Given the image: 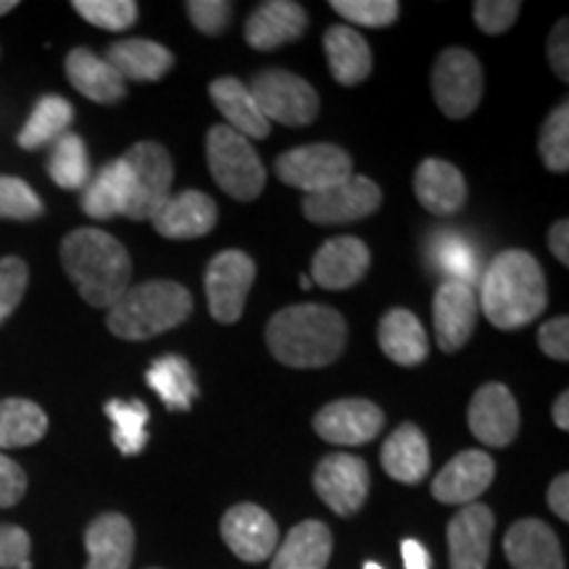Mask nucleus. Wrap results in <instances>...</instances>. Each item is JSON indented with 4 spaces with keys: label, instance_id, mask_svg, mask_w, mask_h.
<instances>
[{
    "label": "nucleus",
    "instance_id": "37",
    "mask_svg": "<svg viewBox=\"0 0 569 569\" xmlns=\"http://www.w3.org/2000/svg\"><path fill=\"white\" fill-rule=\"evenodd\" d=\"M106 417L113 422V446L124 453V457H134L148 443V407L142 401H113L106 403Z\"/></svg>",
    "mask_w": 569,
    "mask_h": 569
},
{
    "label": "nucleus",
    "instance_id": "15",
    "mask_svg": "<svg viewBox=\"0 0 569 569\" xmlns=\"http://www.w3.org/2000/svg\"><path fill=\"white\" fill-rule=\"evenodd\" d=\"M472 436L490 448H503L519 432V409L515 396L501 382H488L472 396L467 411Z\"/></svg>",
    "mask_w": 569,
    "mask_h": 569
},
{
    "label": "nucleus",
    "instance_id": "35",
    "mask_svg": "<svg viewBox=\"0 0 569 569\" xmlns=\"http://www.w3.org/2000/svg\"><path fill=\"white\" fill-rule=\"evenodd\" d=\"M48 432V415L27 398L0 401V448H27L40 443Z\"/></svg>",
    "mask_w": 569,
    "mask_h": 569
},
{
    "label": "nucleus",
    "instance_id": "16",
    "mask_svg": "<svg viewBox=\"0 0 569 569\" xmlns=\"http://www.w3.org/2000/svg\"><path fill=\"white\" fill-rule=\"evenodd\" d=\"M480 303L472 284L443 282L432 301V322H436L438 348L446 353L459 351L472 338L478 327Z\"/></svg>",
    "mask_w": 569,
    "mask_h": 569
},
{
    "label": "nucleus",
    "instance_id": "17",
    "mask_svg": "<svg viewBox=\"0 0 569 569\" xmlns=\"http://www.w3.org/2000/svg\"><path fill=\"white\" fill-rule=\"evenodd\" d=\"M496 517L486 503H467L448 522V553L451 569H486L490 559Z\"/></svg>",
    "mask_w": 569,
    "mask_h": 569
},
{
    "label": "nucleus",
    "instance_id": "6",
    "mask_svg": "<svg viewBox=\"0 0 569 569\" xmlns=\"http://www.w3.org/2000/svg\"><path fill=\"white\" fill-rule=\"evenodd\" d=\"M122 159L130 169V201H127L124 217L134 219V222H151L156 211L169 201V193H172V156L159 142L142 140L132 146Z\"/></svg>",
    "mask_w": 569,
    "mask_h": 569
},
{
    "label": "nucleus",
    "instance_id": "31",
    "mask_svg": "<svg viewBox=\"0 0 569 569\" xmlns=\"http://www.w3.org/2000/svg\"><path fill=\"white\" fill-rule=\"evenodd\" d=\"M322 46L336 82L351 88V84L367 80L369 71H372V51L359 32H353L351 27L336 24L325 32Z\"/></svg>",
    "mask_w": 569,
    "mask_h": 569
},
{
    "label": "nucleus",
    "instance_id": "40",
    "mask_svg": "<svg viewBox=\"0 0 569 569\" xmlns=\"http://www.w3.org/2000/svg\"><path fill=\"white\" fill-rule=\"evenodd\" d=\"M74 11L92 27L124 32L138 21V3L132 0H74Z\"/></svg>",
    "mask_w": 569,
    "mask_h": 569
},
{
    "label": "nucleus",
    "instance_id": "28",
    "mask_svg": "<svg viewBox=\"0 0 569 569\" xmlns=\"http://www.w3.org/2000/svg\"><path fill=\"white\" fill-rule=\"evenodd\" d=\"M382 353L401 367L422 365L430 353V340L419 319L409 309H393L380 319L377 327Z\"/></svg>",
    "mask_w": 569,
    "mask_h": 569
},
{
    "label": "nucleus",
    "instance_id": "27",
    "mask_svg": "<svg viewBox=\"0 0 569 569\" xmlns=\"http://www.w3.org/2000/svg\"><path fill=\"white\" fill-rule=\"evenodd\" d=\"M211 101L217 106L219 113L227 119V127L234 130L243 138H269V122L261 113L259 103L251 96V90L243 82L234 80V77H219L211 82Z\"/></svg>",
    "mask_w": 569,
    "mask_h": 569
},
{
    "label": "nucleus",
    "instance_id": "56",
    "mask_svg": "<svg viewBox=\"0 0 569 569\" xmlns=\"http://www.w3.org/2000/svg\"><path fill=\"white\" fill-rule=\"evenodd\" d=\"M365 569H382L380 565H377V561H367V565H365Z\"/></svg>",
    "mask_w": 569,
    "mask_h": 569
},
{
    "label": "nucleus",
    "instance_id": "38",
    "mask_svg": "<svg viewBox=\"0 0 569 569\" xmlns=\"http://www.w3.org/2000/svg\"><path fill=\"white\" fill-rule=\"evenodd\" d=\"M48 172H51L53 182L63 190H82L90 182L88 148H84V140L80 134L67 132L63 138L53 142Z\"/></svg>",
    "mask_w": 569,
    "mask_h": 569
},
{
    "label": "nucleus",
    "instance_id": "30",
    "mask_svg": "<svg viewBox=\"0 0 569 569\" xmlns=\"http://www.w3.org/2000/svg\"><path fill=\"white\" fill-rule=\"evenodd\" d=\"M106 61L117 69L122 80H138V82H156L174 67V56L169 48L159 46L153 40L130 38L119 40L106 51Z\"/></svg>",
    "mask_w": 569,
    "mask_h": 569
},
{
    "label": "nucleus",
    "instance_id": "4",
    "mask_svg": "<svg viewBox=\"0 0 569 569\" xmlns=\"http://www.w3.org/2000/svg\"><path fill=\"white\" fill-rule=\"evenodd\" d=\"M193 315V296L180 282L148 280L130 284L109 309V330L122 340H148L174 330Z\"/></svg>",
    "mask_w": 569,
    "mask_h": 569
},
{
    "label": "nucleus",
    "instance_id": "53",
    "mask_svg": "<svg viewBox=\"0 0 569 569\" xmlns=\"http://www.w3.org/2000/svg\"><path fill=\"white\" fill-rule=\"evenodd\" d=\"M553 425L559 430H569V393H561L557 401H553Z\"/></svg>",
    "mask_w": 569,
    "mask_h": 569
},
{
    "label": "nucleus",
    "instance_id": "24",
    "mask_svg": "<svg viewBox=\"0 0 569 569\" xmlns=\"http://www.w3.org/2000/svg\"><path fill=\"white\" fill-rule=\"evenodd\" d=\"M415 193L419 203L436 217H451L467 203L465 174L443 159H425L417 167Z\"/></svg>",
    "mask_w": 569,
    "mask_h": 569
},
{
    "label": "nucleus",
    "instance_id": "14",
    "mask_svg": "<svg viewBox=\"0 0 569 569\" xmlns=\"http://www.w3.org/2000/svg\"><path fill=\"white\" fill-rule=\"evenodd\" d=\"M222 538L230 551L248 565L272 559L280 546L277 522L256 503H238L222 517Z\"/></svg>",
    "mask_w": 569,
    "mask_h": 569
},
{
    "label": "nucleus",
    "instance_id": "21",
    "mask_svg": "<svg viewBox=\"0 0 569 569\" xmlns=\"http://www.w3.org/2000/svg\"><path fill=\"white\" fill-rule=\"evenodd\" d=\"M369 261L372 256L359 238H332L311 261V280L327 290L353 288L367 274Z\"/></svg>",
    "mask_w": 569,
    "mask_h": 569
},
{
    "label": "nucleus",
    "instance_id": "41",
    "mask_svg": "<svg viewBox=\"0 0 569 569\" xmlns=\"http://www.w3.org/2000/svg\"><path fill=\"white\" fill-rule=\"evenodd\" d=\"M38 217H42V201L30 184L19 177L0 174V219L32 222Z\"/></svg>",
    "mask_w": 569,
    "mask_h": 569
},
{
    "label": "nucleus",
    "instance_id": "47",
    "mask_svg": "<svg viewBox=\"0 0 569 569\" xmlns=\"http://www.w3.org/2000/svg\"><path fill=\"white\" fill-rule=\"evenodd\" d=\"M27 493V475L17 461L0 453V509L17 507Z\"/></svg>",
    "mask_w": 569,
    "mask_h": 569
},
{
    "label": "nucleus",
    "instance_id": "50",
    "mask_svg": "<svg viewBox=\"0 0 569 569\" xmlns=\"http://www.w3.org/2000/svg\"><path fill=\"white\" fill-rule=\"evenodd\" d=\"M549 507L559 519H569V478L567 475H559L557 480L551 482L549 488Z\"/></svg>",
    "mask_w": 569,
    "mask_h": 569
},
{
    "label": "nucleus",
    "instance_id": "12",
    "mask_svg": "<svg viewBox=\"0 0 569 569\" xmlns=\"http://www.w3.org/2000/svg\"><path fill=\"white\" fill-rule=\"evenodd\" d=\"M317 496L340 517H351L369 496V467L351 453H330L315 472Z\"/></svg>",
    "mask_w": 569,
    "mask_h": 569
},
{
    "label": "nucleus",
    "instance_id": "34",
    "mask_svg": "<svg viewBox=\"0 0 569 569\" xmlns=\"http://www.w3.org/2000/svg\"><path fill=\"white\" fill-rule=\"evenodd\" d=\"M74 119V106L61 96H42L27 119V124L19 132V148L24 151H38L63 138Z\"/></svg>",
    "mask_w": 569,
    "mask_h": 569
},
{
    "label": "nucleus",
    "instance_id": "54",
    "mask_svg": "<svg viewBox=\"0 0 569 569\" xmlns=\"http://www.w3.org/2000/svg\"><path fill=\"white\" fill-rule=\"evenodd\" d=\"M17 6H19L17 0H0V17H6V13L17 9Z\"/></svg>",
    "mask_w": 569,
    "mask_h": 569
},
{
    "label": "nucleus",
    "instance_id": "20",
    "mask_svg": "<svg viewBox=\"0 0 569 569\" xmlns=\"http://www.w3.org/2000/svg\"><path fill=\"white\" fill-rule=\"evenodd\" d=\"M511 569H565L559 538L540 519H519L503 538Z\"/></svg>",
    "mask_w": 569,
    "mask_h": 569
},
{
    "label": "nucleus",
    "instance_id": "11",
    "mask_svg": "<svg viewBox=\"0 0 569 569\" xmlns=\"http://www.w3.org/2000/svg\"><path fill=\"white\" fill-rule=\"evenodd\" d=\"M380 203L382 190L369 177L351 174L332 188L306 196L301 211L315 224H348L375 213Z\"/></svg>",
    "mask_w": 569,
    "mask_h": 569
},
{
    "label": "nucleus",
    "instance_id": "10",
    "mask_svg": "<svg viewBox=\"0 0 569 569\" xmlns=\"http://www.w3.org/2000/svg\"><path fill=\"white\" fill-rule=\"evenodd\" d=\"M253 280L256 264L248 253L230 248L213 256L206 269V298H209L211 317L222 325L238 322L243 317Z\"/></svg>",
    "mask_w": 569,
    "mask_h": 569
},
{
    "label": "nucleus",
    "instance_id": "42",
    "mask_svg": "<svg viewBox=\"0 0 569 569\" xmlns=\"http://www.w3.org/2000/svg\"><path fill=\"white\" fill-rule=\"evenodd\" d=\"M330 6L359 27H390L401 11L396 0H332Z\"/></svg>",
    "mask_w": 569,
    "mask_h": 569
},
{
    "label": "nucleus",
    "instance_id": "22",
    "mask_svg": "<svg viewBox=\"0 0 569 569\" xmlns=\"http://www.w3.org/2000/svg\"><path fill=\"white\" fill-rule=\"evenodd\" d=\"M309 17L303 6L293 0H269L261 3L246 21V40L256 51H274V48L293 42L306 32Z\"/></svg>",
    "mask_w": 569,
    "mask_h": 569
},
{
    "label": "nucleus",
    "instance_id": "45",
    "mask_svg": "<svg viewBox=\"0 0 569 569\" xmlns=\"http://www.w3.org/2000/svg\"><path fill=\"white\" fill-rule=\"evenodd\" d=\"M184 9H188L196 30L203 34H222L230 27L234 6L227 0H190L184 3Z\"/></svg>",
    "mask_w": 569,
    "mask_h": 569
},
{
    "label": "nucleus",
    "instance_id": "52",
    "mask_svg": "<svg viewBox=\"0 0 569 569\" xmlns=\"http://www.w3.org/2000/svg\"><path fill=\"white\" fill-rule=\"evenodd\" d=\"M401 557H403V567L407 569H430V553L419 540L407 538L401 543Z\"/></svg>",
    "mask_w": 569,
    "mask_h": 569
},
{
    "label": "nucleus",
    "instance_id": "55",
    "mask_svg": "<svg viewBox=\"0 0 569 569\" xmlns=\"http://www.w3.org/2000/svg\"><path fill=\"white\" fill-rule=\"evenodd\" d=\"M301 288H303V290H309V288H311V277L301 274Z\"/></svg>",
    "mask_w": 569,
    "mask_h": 569
},
{
    "label": "nucleus",
    "instance_id": "19",
    "mask_svg": "<svg viewBox=\"0 0 569 569\" xmlns=\"http://www.w3.org/2000/svg\"><path fill=\"white\" fill-rule=\"evenodd\" d=\"M151 222L167 240L203 238L217 227V203L201 190H182L180 196H169Z\"/></svg>",
    "mask_w": 569,
    "mask_h": 569
},
{
    "label": "nucleus",
    "instance_id": "5",
    "mask_svg": "<svg viewBox=\"0 0 569 569\" xmlns=\"http://www.w3.org/2000/svg\"><path fill=\"white\" fill-rule=\"evenodd\" d=\"M206 159L219 188L234 201H256L264 193L267 172L259 153L243 134L230 130L227 124H217L206 138Z\"/></svg>",
    "mask_w": 569,
    "mask_h": 569
},
{
    "label": "nucleus",
    "instance_id": "51",
    "mask_svg": "<svg viewBox=\"0 0 569 569\" xmlns=\"http://www.w3.org/2000/svg\"><path fill=\"white\" fill-rule=\"evenodd\" d=\"M549 248L551 253L557 256L561 264H569V222L567 219H559V222H553L551 232H549Z\"/></svg>",
    "mask_w": 569,
    "mask_h": 569
},
{
    "label": "nucleus",
    "instance_id": "39",
    "mask_svg": "<svg viewBox=\"0 0 569 569\" xmlns=\"http://www.w3.org/2000/svg\"><path fill=\"white\" fill-rule=\"evenodd\" d=\"M538 151L546 169L565 174L569 169V103L551 111L538 134Z\"/></svg>",
    "mask_w": 569,
    "mask_h": 569
},
{
    "label": "nucleus",
    "instance_id": "13",
    "mask_svg": "<svg viewBox=\"0 0 569 569\" xmlns=\"http://www.w3.org/2000/svg\"><path fill=\"white\" fill-rule=\"evenodd\" d=\"M386 427V415L367 398H340L317 411V436L336 446H365Z\"/></svg>",
    "mask_w": 569,
    "mask_h": 569
},
{
    "label": "nucleus",
    "instance_id": "1",
    "mask_svg": "<svg viewBox=\"0 0 569 569\" xmlns=\"http://www.w3.org/2000/svg\"><path fill=\"white\" fill-rule=\"evenodd\" d=\"M348 325L340 311L322 303H296L277 311L267 325V346L280 365L293 369L327 367L343 353Z\"/></svg>",
    "mask_w": 569,
    "mask_h": 569
},
{
    "label": "nucleus",
    "instance_id": "26",
    "mask_svg": "<svg viewBox=\"0 0 569 569\" xmlns=\"http://www.w3.org/2000/svg\"><path fill=\"white\" fill-rule=\"evenodd\" d=\"M382 469L390 478L417 486L430 472V446L417 425H401L382 446Z\"/></svg>",
    "mask_w": 569,
    "mask_h": 569
},
{
    "label": "nucleus",
    "instance_id": "46",
    "mask_svg": "<svg viewBox=\"0 0 569 569\" xmlns=\"http://www.w3.org/2000/svg\"><path fill=\"white\" fill-rule=\"evenodd\" d=\"M32 540L17 525H0V569H32Z\"/></svg>",
    "mask_w": 569,
    "mask_h": 569
},
{
    "label": "nucleus",
    "instance_id": "48",
    "mask_svg": "<svg viewBox=\"0 0 569 569\" xmlns=\"http://www.w3.org/2000/svg\"><path fill=\"white\" fill-rule=\"evenodd\" d=\"M538 346L540 351L549 356V359L567 361L569 359V319L567 317L549 319V322L538 330Z\"/></svg>",
    "mask_w": 569,
    "mask_h": 569
},
{
    "label": "nucleus",
    "instance_id": "32",
    "mask_svg": "<svg viewBox=\"0 0 569 569\" xmlns=\"http://www.w3.org/2000/svg\"><path fill=\"white\" fill-rule=\"evenodd\" d=\"M127 201H130V169L124 159H117L98 172L84 184L82 211L92 219L124 217Z\"/></svg>",
    "mask_w": 569,
    "mask_h": 569
},
{
    "label": "nucleus",
    "instance_id": "9",
    "mask_svg": "<svg viewBox=\"0 0 569 569\" xmlns=\"http://www.w3.org/2000/svg\"><path fill=\"white\" fill-rule=\"evenodd\" d=\"M274 172L284 184L303 190L306 196L332 188L353 174V161L340 146L317 142L284 151L274 161Z\"/></svg>",
    "mask_w": 569,
    "mask_h": 569
},
{
    "label": "nucleus",
    "instance_id": "18",
    "mask_svg": "<svg viewBox=\"0 0 569 569\" xmlns=\"http://www.w3.org/2000/svg\"><path fill=\"white\" fill-rule=\"evenodd\" d=\"M496 465L486 451H461L448 465L440 469L438 478L432 480V496L440 503L451 507H467L475 498L482 496L493 482Z\"/></svg>",
    "mask_w": 569,
    "mask_h": 569
},
{
    "label": "nucleus",
    "instance_id": "3",
    "mask_svg": "<svg viewBox=\"0 0 569 569\" xmlns=\"http://www.w3.org/2000/svg\"><path fill=\"white\" fill-rule=\"evenodd\" d=\"M61 264L80 296L96 309H111L132 284V261L127 248L96 227H80L63 238Z\"/></svg>",
    "mask_w": 569,
    "mask_h": 569
},
{
    "label": "nucleus",
    "instance_id": "43",
    "mask_svg": "<svg viewBox=\"0 0 569 569\" xmlns=\"http://www.w3.org/2000/svg\"><path fill=\"white\" fill-rule=\"evenodd\" d=\"M27 282H30V269L19 256L0 259V325L17 311L21 298H24Z\"/></svg>",
    "mask_w": 569,
    "mask_h": 569
},
{
    "label": "nucleus",
    "instance_id": "8",
    "mask_svg": "<svg viewBox=\"0 0 569 569\" xmlns=\"http://www.w3.org/2000/svg\"><path fill=\"white\" fill-rule=\"evenodd\" d=\"M432 96L448 119H467L482 101V67L467 48H446L432 67Z\"/></svg>",
    "mask_w": 569,
    "mask_h": 569
},
{
    "label": "nucleus",
    "instance_id": "36",
    "mask_svg": "<svg viewBox=\"0 0 569 569\" xmlns=\"http://www.w3.org/2000/svg\"><path fill=\"white\" fill-rule=\"evenodd\" d=\"M430 261L436 272L446 277L443 282L472 284L480 274V259L475 246L457 232H440L432 238Z\"/></svg>",
    "mask_w": 569,
    "mask_h": 569
},
{
    "label": "nucleus",
    "instance_id": "25",
    "mask_svg": "<svg viewBox=\"0 0 569 569\" xmlns=\"http://www.w3.org/2000/svg\"><path fill=\"white\" fill-rule=\"evenodd\" d=\"M67 77L77 92L96 103L111 106L127 96V82L117 74V69L88 48H74L67 56Z\"/></svg>",
    "mask_w": 569,
    "mask_h": 569
},
{
    "label": "nucleus",
    "instance_id": "2",
    "mask_svg": "<svg viewBox=\"0 0 569 569\" xmlns=\"http://www.w3.org/2000/svg\"><path fill=\"white\" fill-rule=\"evenodd\" d=\"M480 309L498 330H519L543 315L546 274L528 251L509 248L490 261L482 277Z\"/></svg>",
    "mask_w": 569,
    "mask_h": 569
},
{
    "label": "nucleus",
    "instance_id": "49",
    "mask_svg": "<svg viewBox=\"0 0 569 569\" xmlns=\"http://www.w3.org/2000/svg\"><path fill=\"white\" fill-rule=\"evenodd\" d=\"M569 24L567 19H561L557 27H553L551 38H549V61H551V69L557 71V77L561 82L569 80V48H567V40H569Z\"/></svg>",
    "mask_w": 569,
    "mask_h": 569
},
{
    "label": "nucleus",
    "instance_id": "44",
    "mask_svg": "<svg viewBox=\"0 0 569 569\" xmlns=\"http://www.w3.org/2000/svg\"><path fill=\"white\" fill-rule=\"evenodd\" d=\"M519 11H522V6L517 0H480V3H475L472 17L475 24L486 34H503L515 24Z\"/></svg>",
    "mask_w": 569,
    "mask_h": 569
},
{
    "label": "nucleus",
    "instance_id": "33",
    "mask_svg": "<svg viewBox=\"0 0 569 569\" xmlns=\"http://www.w3.org/2000/svg\"><path fill=\"white\" fill-rule=\"evenodd\" d=\"M148 386L161 396L169 411H188L198 398L196 375L182 356H161L146 372Z\"/></svg>",
    "mask_w": 569,
    "mask_h": 569
},
{
    "label": "nucleus",
    "instance_id": "7",
    "mask_svg": "<svg viewBox=\"0 0 569 569\" xmlns=\"http://www.w3.org/2000/svg\"><path fill=\"white\" fill-rule=\"evenodd\" d=\"M251 96L259 103L267 122L284 127H306L317 119L319 96L303 77L284 69H267L253 77Z\"/></svg>",
    "mask_w": 569,
    "mask_h": 569
},
{
    "label": "nucleus",
    "instance_id": "29",
    "mask_svg": "<svg viewBox=\"0 0 569 569\" xmlns=\"http://www.w3.org/2000/svg\"><path fill=\"white\" fill-rule=\"evenodd\" d=\"M332 553V532L317 519L296 525L277 546L269 569H325Z\"/></svg>",
    "mask_w": 569,
    "mask_h": 569
},
{
    "label": "nucleus",
    "instance_id": "23",
    "mask_svg": "<svg viewBox=\"0 0 569 569\" xmlns=\"http://www.w3.org/2000/svg\"><path fill=\"white\" fill-rule=\"evenodd\" d=\"M84 549H88L84 569H130L134 553L132 522L117 511L92 519L84 532Z\"/></svg>",
    "mask_w": 569,
    "mask_h": 569
}]
</instances>
